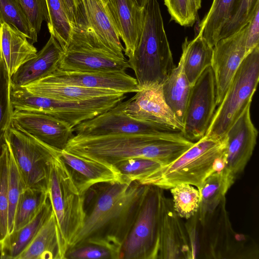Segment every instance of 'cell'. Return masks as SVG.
<instances>
[{
    "label": "cell",
    "instance_id": "6da1fadb",
    "mask_svg": "<svg viewBox=\"0 0 259 259\" xmlns=\"http://www.w3.org/2000/svg\"><path fill=\"white\" fill-rule=\"evenodd\" d=\"M147 188L136 181L100 183L91 186L83 194L82 226L68 248L93 243L121 251Z\"/></svg>",
    "mask_w": 259,
    "mask_h": 259
},
{
    "label": "cell",
    "instance_id": "7a4b0ae2",
    "mask_svg": "<svg viewBox=\"0 0 259 259\" xmlns=\"http://www.w3.org/2000/svg\"><path fill=\"white\" fill-rule=\"evenodd\" d=\"M194 144L181 132L93 137L74 135L63 150L114 168L117 163L135 158L150 159L162 166L174 161Z\"/></svg>",
    "mask_w": 259,
    "mask_h": 259
},
{
    "label": "cell",
    "instance_id": "3957f363",
    "mask_svg": "<svg viewBox=\"0 0 259 259\" xmlns=\"http://www.w3.org/2000/svg\"><path fill=\"white\" fill-rule=\"evenodd\" d=\"M144 14L139 42L127 60L140 90L161 85L175 67L158 1L148 0Z\"/></svg>",
    "mask_w": 259,
    "mask_h": 259
},
{
    "label": "cell",
    "instance_id": "277c9868",
    "mask_svg": "<svg viewBox=\"0 0 259 259\" xmlns=\"http://www.w3.org/2000/svg\"><path fill=\"white\" fill-rule=\"evenodd\" d=\"M227 139L204 136L171 163L161 166L150 177L146 185L170 189L186 183L199 189L205 180L225 167Z\"/></svg>",
    "mask_w": 259,
    "mask_h": 259
},
{
    "label": "cell",
    "instance_id": "5b68a950",
    "mask_svg": "<svg viewBox=\"0 0 259 259\" xmlns=\"http://www.w3.org/2000/svg\"><path fill=\"white\" fill-rule=\"evenodd\" d=\"M126 98V94L71 101L33 94L24 87L11 86L10 99L14 110L41 112L60 119L72 128L115 106Z\"/></svg>",
    "mask_w": 259,
    "mask_h": 259
},
{
    "label": "cell",
    "instance_id": "8992f818",
    "mask_svg": "<svg viewBox=\"0 0 259 259\" xmlns=\"http://www.w3.org/2000/svg\"><path fill=\"white\" fill-rule=\"evenodd\" d=\"M48 191L57 222L64 259L70 243L83 225L84 196L79 193L60 154L51 164Z\"/></svg>",
    "mask_w": 259,
    "mask_h": 259
},
{
    "label": "cell",
    "instance_id": "52a82bcc",
    "mask_svg": "<svg viewBox=\"0 0 259 259\" xmlns=\"http://www.w3.org/2000/svg\"><path fill=\"white\" fill-rule=\"evenodd\" d=\"M259 81V46L248 53L214 112L205 136L223 139L247 105Z\"/></svg>",
    "mask_w": 259,
    "mask_h": 259
},
{
    "label": "cell",
    "instance_id": "ba28073f",
    "mask_svg": "<svg viewBox=\"0 0 259 259\" xmlns=\"http://www.w3.org/2000/svg\"><path fill=\"white\" fill-rule=\"evenodd\" d=\"M166 197L163 189L147 185L136 220L121 248V259H158Z\"/></svg>",
    "mask_w": 259,
    "mask_h": 259
},
{
    "label": "cell",
    "instance_id": "9c48e42d",
    "mask_svg": "<svg viewBox=\"0 0 259 259\" xmlns=\"http://www.w3.org/2000/svg\"><path fill=\"white\" fill-rule=\"evenodd\" d=\"M6 141L25 188L48 191L53 161L61 151L11 124Z\"/></svg>",
    "mask_w": 259,
    "mask_h": 259
},
{
    "label": "cell",
    "instance_id": "30bf717a",
    "mask_svg": "<svg viewBox=\"0 0 259 259\" xmlns=\"http://www.w3.org/2000/svg\"><path fill=\"white\" fill-rule=\"evenodd\" d=\"M128 68L125 58L118 57L106 47L88 27L73 29L57 69L64 71L97 72L125 71Z\"/></svg>",
    "mask_w": 259,
    "mask_h": 259
},
{
    "label": "cell",
    "instance_id": "8fae6325",
    "mask_svg": "<svg viewBox=\"0 0 259 259\" xmlns=\"http://www.w3.org/2000/svg\"><path fill=\"white\" fill-rule=\"evenodd\" d=\"M202 227L207 234L203 241L207 242L205 243L207 258H254L258 254L257 246H249L254 243L251 239L233 230L226 208V198Z\"/></svg>",
    "mask_w": 259,
    "mask_h": 259
},
{
    "label": "cell",
    "instance_id": "7c38bea8",
    "mask_svg": "<svg viewBox=\"0 0 259 259\" xmlns=\"http://www.w3.org/2000/svg\"><path fill=\"white\" fill-rule=\"evenodd\" d=\"M217 100L215 78L210 66L191 86L181 132L186 139L196 142L205 136L218 106Z\"/></svg>",
    "mask_w": 259,
    "mask_h": 259
},
{
    "label": "cell",
    "instance_id": "4fadbf2b",
    "mask_svg": "<svg viewBox=\"0 0 259 259\" xmlns=\"http://www.w3.org/2000/svg\"><path fill=\"white\" fill-rule=\"evenodd\" d=\"M125 101L94 118L84 121L73 129L80 137H100L121 134H160L181 132L168 126L139 120L124 111Z\"/></svg>",
    "mask_w": 259,
    "mask_h": 259
},
{
    "label": "cell",
    "instance_id": "5bb4252c",
    "mask_svg": "<svg viewBox=\"0 0 259 259\" xmlns=\"http://www.w3.org/2000/svg\"><path fill=\"white\" fill-rule=\"evenodd\" d=\"M248 23L231 35L221 38L213 47L211 67L217 85V105L221 102L237 70L246 55Z\"/></svg>",
    "mask_w": 259,
    "mask_h": 259
},
{
    "label": "cell",
    "instance_id": "9a60e30c",
    "mask_svg": "<svg viewBox=\"0 0 259 259\" xmlns=\"http://www.w3.org/2000/svg\"><path fill=\"white\" fill-rule=\"evenodd\" d=\"M12 124L60 151L74 136L73 128L66 123L41 112L14 110Z\"/></svg>",
    "mask_w": 259,
    "mask_h": 259
},
{
    "label": "cell",
    "instance_id": "2e32d148",
    "mask_svg": "<svg viewBox=\"0 0 259 259\" xmlns=\"http://www.w3.org/2000/svg\"><path fill=\"white\" fill-rule=\"evenodd\" d=\"M125 112L131 117L168 126L182 132L184 125L166 103L161 85L142 89L125 101Z\"/></svg>",
    "mask_w": 259,
    "mask_h": 259
},
{
    "label": "cell",
    "instance_id": "e0dca14e",
    "mask_svg": "<svg viewBox=\"0 0 259 259\" xmlns=\"http://www.w3.org/2000/svg\"><path fill=\"white\" fill-rule=\"evenodd\" d=\"M249 104L225 135L227 139L225 167L236 177L241 174L255 147L258 131L250 115Z\"/></svg>",
    "mask_w": 259,
    "mask_h": 259
},
{
    "label": "cell",
    "instance_id": "ac0fdd59",
    "mask_svg": "<svg viewBox=\"0 0 259 259\" xmlns=\"http://www.w3.org/2000/svg\"><path fill=\"white\" fill-rule=\"evenodd\" d=\"M40 80L90 89L113 90L125 94L140 91L136 79L125 71L89 72L64 71L57 69Z\"/></svg>",
    "mask_w": 259,
    "mask_h": 259
},
{
    "label": "cell",
    "instance_id": "d6986e66",
    "mask_svg": "<svg viewBox=\"0 0 259 259\" xmlns=\"http://www.w3.org/2000/svg\"><path fill=\"white\" fill-rule=\"evenodd\" d=\"M191 258L185 224L176 213L171 199H166L161 224L158 259Z\"/></svg>",
    "mask_w": 259,
    "mask_h": 259
},
{
    "label": "cell",
    "instance_id": "ffe728a7",
    "mask_svg": "<svg viewBox=\"0 0 259 259\" xmlns=\"http://www.w3.org/2000/svg\"><path fill=\"white\" fill-rule=\"evenodd\" d=\"M107 9L124 45V54L131 58L139 42L144 23V9L132 0H108Z\"/></svg>",
    "mask_w": 259,
    "mask_h": 259
},
{
    "label": "cell",
    "instance_id": "44dd1931",
    "mask_svg": "<svg viewBox=\"0 0 259 259\" xmlns=\"http://www.w3.org/2000/svg\"><path fill=\"white\" fill-rule=\"evenodd\" d=\"M64 51L52 35L33 58L22 65L10 77L11 85L24 87L45 78L58 68Z\"/></svg>",
    "mask_w": 259,
    "mask_h": 259
},
{
    "label": "cell",
    "instance_id": "7402d4cb",
    "mask_svg": "<svg viewBox=\"0 0 259 259\" xmlns=\"http://www.w3.org/2000/svg\"><path fill=\"white\" fill-rule=\"evenodd\" d=\"M60 158L82 195L91 186L98 183L124 181L116 168L81 158L64 150L61 151Z\"/></svg>",
    "mask_w": 259,
    "mask_h": 259
},
{
    "label": "cell",
    "instance_id": "603a6c76",
    "mask_svg": "<svg viewBox=\"0 0 259 259\" xmlns=\"http://www.w3.org/2000/svg\"><path fill=\"white\" fill-rule=\"evenodd\" d=\"M37 52L26 36L5 23L0 24V56L6 63L10 77Z\"/></svg>",
    "mask_w": 259,
    "mask_h": 259
},
{
    "label": "cell",
    "instance_id": "cb8c5ba5",
    "mask_svg": "<svg viewBox=\"0 0 259 259\" xmlns=\"http://www.w3.org/2000/svg\"><path fill=\"white\" fill-rule=\"evenodd\" d=\"M88 22L102 42L118 57L125 58L124 48L114 22L101 0H81Z\"/></svg>",
    "mask_w": 259,
    "mask_h": 259
},
{
    "label": "cell",
    "instance_id": "d4e9b609",
    "mask_svg": "<svg viewBox=\"0 0 259 259\" xmlns=\"http://www.w3.org/2000/svg\"><path fill=\"white\" fill-rule=\"evenodd\" d=\"M235 179L231 171L224 167L212 174L203 182L198 189L200 202L197 216L201 226L204 225L221 201L225 198Z\"/></svg>",
    "mask_w": 259,
    "mask_h": 259
},
{
    "label": "cell",
    "instance_id": "484cf974",
    "mask_svg": "<svg viewBox=\"0 0 259 259\" xmlns=\"http://www.w3.org/2000/svg\"><path fill=\"white\" fill-rule=\"evenodd\" d=\"M53 210L48 197L36 216L20 229L8 234L0 247V258L17 259L32 241Z\"/></svg>",
    "mask_w": 259,
    "mask_h": 259
},
{
    "label": "cell",
    "instance_id": "4316f807",
    "mask_svg": "<svg viewBox=\"0 0 259 259\" xmlns=\"http://www.w3.org/2000/svg\"><path fill=\"white\" fill-rule=\"evenodd\" d=\"M30 93L49 98L77 101L121 93L113 90L90 89L38 80L22 87Z\"/></svg>",
    "mask_w": 259,
    "mask_h": 259
},
{
    "label": "cell",
    "instance_id": "83f0119b",
    "mask_svg": "<svg viewBox=\"0 0 259 259\" xmlns=\"http://www.w3.org/2000/svg\"><path fill=\"white\" fill-rule=\"evenodd\" d=\"M17 259H63L61 238L54 212Z\"/></svg>",
    "mask_w": 259,
    "mask_h": 259
},
{
    "label": "cell",
    "instance_id": "f1b7e54d",
    "mask_svg": "<svg viewBox=\"0 0 259 259\" xmlns=\"http://www.w3.org/2000/svg\"><path fill=\"white\" fill-rule=\"evenodd\" d=\"M182 48L184 70L192 86L204 70L211 65L213 47L198 33L191 40L185 37Z\"/></svg>",
    "mask_w": 259,
    "mask_h": 259
},
{
    "label": "cell",
    "instance_id": "f546056e",
    "mask_svg": "<svg viewBox=\"0 0 259 259\" xmlns=\"http://www.w3.org/2000/svg\"><path fill=\"white\" fill-rule=\"evenodd\" d=\"M191 85L183 68L181 56L179 64L161 85L164 100L178 119L184 125L185 110Z\"/></svg>",
    "mask_w": 259,
    "mask_h": 259
},
{
    "label": "cell",
    "instance_id": "4dcf8cb0",
    "mask_svg": "<svg viewBox=\"0 0 259 259\" xmlns=\"http://www.w3.org/2000/svg\"><path fill=\"white\" fill-rule=\"evenodd\" d=\"M241 0H213L212 5L199 24L198 33L213 47L219 40L226 23L237 10Z\"/></svg>",
    "mask_w": 259,
    "mask_h": 259
},
{
    "label": "cell",
    "instance_id": "1f68e13d",
    "mask_svg": "<svg viewBox=\"0 0 259 259\" xmlns=\"http://www.w3.org/2000/svg\"><path fill=\"white\" fill-rule=\"evenodd\" d=\"M46 3L49 14L48 30L64 51L69 45L74 29L65 0H46Z\"/></svg>",
    "mask_w": 259,
    "mask_h": 259
},
{
    "label": "cell",
    "instance_id": "d6a6232c",
    "mask_svg": "<svg viewBox=\"0 0 259 259\" xmlns=\"http://www.w3.org/2000/svg\"><path fill=\"white\" fill-rule=\"evenodd\" d=\"M49 197L48 191L27 188L21 193L15 212L13 231L31 221Z\"/></svg>",
    "mask_w": 259,
    "mask_h": 259
},
{
    "label": "cell",
    "instance_id": "836d02e7",
    "mask_svg": "<svg viewBox=\"0 0 259 259\" xmlns=\"http://www.w3.org/2000/svg\"><path fill=\"white\" fill-rule=\"evenodd\" d=\"M10 88V76L4 60L0 56V155L6 144V135L12 124L14 113Z\"/></svg>",
    "mask_w": 259,
    "mask_h": 259
},
{
    "label": "cell",
    "instance_id": "e575fe53",
    "mask_svg": "<svg viewBox=\"0 0 259 259\" xmlns=\"http://www.w3.org/2000/svg\"><path fill=\"white\" fill-rule=\"evenodd\" d=\"M174 209L180 218L187 220L195 215L198 210L200 192L193 186L181 183L170 189Z\"/></svg>",
    "mask_w": 259,
    "mask_h": 259
},
{
    "label": "cell",
    "instance_id": "d590c367",
    "mask_svg": "<svg viewBox=\"0 0 259 259\" xmlns=\"http://www.w3.org/2000/svg\"><path fill=\"white\" fill-rule=\"evenodd\" d=\"M162 166L159 162L148 158H135L120 162L114 166L126 182L136 181L142 185Z\"/></svg>",
    "mask_w": 259,
    "mask_h": 259
},
{
    "label": "cell",
    "instance_id": "8d00e7d4",
    "mask_svg": "<svg viewBox=\"0 0 259 259\" xmlns=\"http://www.w3.org/2000/svg\"><path fill=\"white\" fill-rule=\"evenodd\" d=\"M5 23L22 33L33 44L37 37L17 0H0V24Z\"/></svg>",
    "mask_w": 259,
    "mask_h": 259
},
{
    "label": "cell",
    "instance_id": "74e56055",
    "mask_svg": "<svg viewBox=\"0 0 259 259\" xmlns=\"http://www.w3.org/2000/svg\"><path fill=\"white\" fill-rule=\"evenodd\" d=\"M9 155V148L6 143L0 155V247L8 234Z\"/></svg>",
    "mask_w": 259,
    "mask_h": 259
},
{
    "label": "cell",
    "instance_id": "f35d334b",
    "mask_svg": "<svg viewBox=\"0 0 259 259\" xmlns=\"http://www.w3.org/2000/svg\"><path fill=\"white\" fill-rule=\"evenodd\" d=\"M202 0H164L173 20L185 27L192 26L198 18Z\"/></svg>",
    "mask_w": 259,
    "mask_h": 259
},
{
    "label": "cell",
    "instance_id": "ab89813d",
    "mask_svg": "<svg viewBox=\"0 0 259 259\" xmlns=\"http://www.w3.org/2000/svg\"><path fill=\"white\" fill-rule=\"evenodd\" d=\"M64 258L121 259V251L109 246L88 243L68 248Z\"/></svg>",
    "mask_w": 259,
    "mask_h": 259
},
{
    "label": "cell",
    "instance_id": "60d3db41",
    "mask_svg": "<svg viewBox=\"0 0 259 259\" xmlns=\"http://www.w3.org/2000/svg\"><path fill=\"white\" fill-rule=\"evenodd\" d=\"M25 189V185L10 151L8 175V234L13 231L16 206L19 197Z\"/></svg>",
    "mask_w": 259,
    "mask_h": 259
},
{
    "label": "cell",
    "instance_id": "b9f144b4",
    "mask_svg": "<svg viewBox=\"0 0 259 259\" xmlns=\"http://www.w3.org/2000/svg\"><path fill=\"white\" fill-rule=\"evenodd\" d=\"M258 7L259 0H241L234 14L223 27L219 39L231 35L247 24Z\"/></svg>",
    "mask_w": 259,
    "mask_h": 259
},
{
    "label": "cell",
    "instance_id": "7bdbcfd3",
    "mask_svg": "<svg viewBox=\"0 0 259 259\" xmlns=\"http://www.w3.org/2000/svg\"><path fill=\"white\" fill-rule=\"evenodd\" d=\"M24 12L35 34H38L42 22L49 21L46 0H17Z\"/></svg>",
    "mask_w": 259,
    "mask_h": 259
},
{
    "label": "cell",
    "instance_id": "ee69618b",
    "mask_svg": "<svg viewBox=\"0 0 259 259\" xmlns=\"http://www.w3.org/2000/svg\"><path fill=\"white\" fill-rule=\"evenodd\" d=\"M68 15L74 28L89 27L81 0H65Z\"/></svg>",
    "mask_w": 259,
    "mask_h": 259
},
{
    "label": "cell",
    "instance_id": "f6af8a7d",
    "mask_svg": "<svg viewBox=\"0 0 259 259\" xmlns=\"http://www.w3.org/2000/svg\"><path fill=\"white\" fill-rule=\"evenodd\" d=\"M259 46V7L248 23L246 39V55Z\"/></svg>",
    "mask_w": 259,
    "mask_h": 259
},
{
    "label": "cell",
    "instance_id": "bcb514c9",
    "mask_svg": "<svg viewBox=\"0 0 259 259\" xmlns=\"http://www.w3.org/2000/svg\"><path fill=\"white\" fill-rule=\"evenodd\" d=\"M139 8L143 9L148 0H132Z\"/></svg>",
    "mask_w": 259,
    "mask_h": 259
},
{
    "label": "cell",
    "instance_id": "7dc6e473",
    "mask_svg": "<svg viewBox=\"0 0 259 259\" xmlns=\"http://www.w3.org/2000/svg\"><path fill=\"white\" fill-rule=\"evenodd\" d=\"M101 1L103 3V4H104V5L105 6V7H106V8L107 9L109 1L108 0H101Z\"/></svg>",
    "mask_w": 259,
    "mask_h": 259
}]
</instances>
